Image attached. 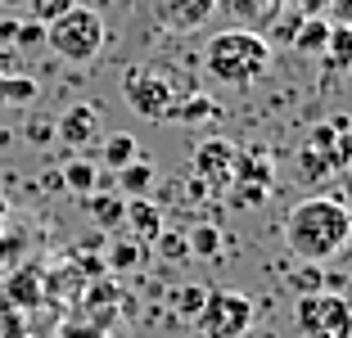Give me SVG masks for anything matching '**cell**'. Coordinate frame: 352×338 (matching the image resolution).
<instances>
[{
    "instance_id": "30bf717a",
    "label": "cell",
    "mask_w": 352,
    "mask_h": 338,
    "mask_svg": "<svg viewBox=\"0 0 352 338\" xmlns=\"http://www.w3.org/2000/svg\"><path fill=\"white\" fill-rule=\"evenodd\" d=\"M217 14V0H154V19L167 32H195Z\"/></svg>"
},
{
    "instance_id": "484cf974",
    "label": "cell",
    "mask_w": 352,
    "mask_h": 338,
    "mask_svg": "<svg viewBox=\"0 0 352 338\" xmlns=\"http://www.w3.org/2000/svg\"><path fill=\"white\" fill-rule=\"evenodd\" d=\"M289 284H294V293H321L325 289V271H321V262H302L298 271L289 275Z\"/></svg>"
},
{
    "instance_id": "5b68a950",
    "label": "cell",
    "mask_w": 352,
    "mask_h": 338,
    "mask_svg": "<svg viewBox=\"0 0 352 338\" xmlns=\"http://www.w3.org/2000/svg\"><path fill=\"white\" fill-rule=\"evenodd\" d=\"M122 100L131 104L140 117L163 122L167 113H172V104H176V86L158 63H135V68H126V77H122Z\"/></svg>"
},
{
    "instance_id": "9a60e30c",
    "label": "cell",
    "mask_w": 352,
    "mask_h": 338,
    "mask_svg": "<svg viewBox=\"0 0 352 338\" xmlns=\"http://www.w3.org/2000/svg\"><path fill=\"white\" fill-rule=\"evenodd\" d=\"M221 109L208 95H176L172 113H167V122H181V126H199V122H217Z\"/></svg>"
},
{
    "instance_id": "d590c367",
    "label": "cell",
    "mask_w": 352,
    "mask_h": 338,
    "mask_svg": "<svg viewBox=\"0 0 352 338\" xmlns=\"http://www.w3.org/2000/svg\"><path fill=\"white\" fill-rule=\"evenodd\" d=\"M0 5H5V10H19V5H23V0H0Z\"/></svg>"
},
{
    "instance_id": "603a6c76",
    "label": "cell",
    "mask_w": 352,
    "mask_h": 338,
    "mask_svg": "<svg viewBox=\"0 0 352 338\" xmlns=\"http://www.w3.org/2000/svg\"><path fill=\"white\" fill-rule=\"evenodd\" d=\"M325 41H330V23H325V19H307L298 32H294V45H298V50L325 54Z\"/></svg>"
},
{
    "instance_id": "5bb4252c",
    "label": "cell",
    "mask_w": 352,
    "mask_h": 338,
    "mask_svg": "<svg viewBox=\"0 0 352 338\" xmlns=\"http://www.w3.org/2000/svg\"><path fill=\"white\" fill-rule=\"evenodd\" d=\"M86 212H91V221L100 225V230H118V225L126 221V199L122 194H100V190H91V194H82Z\"/></svg>"
},
{
    "instance_id": "ac0fdd59",
    "label": "cell",
    "mask_w": 352,
    "mask_h": 338,
    "mask_svg": "<svg viewBox=\"0 0 352 338\" xmlns=\"http://www.w3.org/2000/svg\"><path fill=\"white\" fill-rule=\"evenodd\" d=\"M217 5L230 10V19H235L239 27H253V32L276 19V0H217Z\"/></svg>"
},
{
    "instance_id": "d6a6232c",
    "label": "cell",
    "mask_w": 352,
    "mask_h": 338,
    "mask_svg": "<svg viewBox=\"0 0 352 338\" xmlns=\"http://www.w3.org/2000/svg\"><path fill=\"white\" fill-rule=\"evenodd\" d=\"M334 10H339V14H343V23L352 27V0H334Z\"/></svg>"
},
{
    "instance_id": "4fadbf2b",
    "label": "cell",
    "mask_w": 352,
    "mask_h": 338,
    "mask_svg": "<svg viewBox=\"0 0 352 338\" xmlns=\"http://www.w3.org/2000/svg\"><path fill=\"white\" fill-rule=\"evenodd\" d=\"M122 225H131L135 239L154 244V235L163 230V207L149 203V199H126V221H122Z\"/></svg>"
},
{
    "instance_id": "1f68e13d",
    "label": "cell",
    "mask_w": 352,
    "mask_h": 338,
    "mask_svg": "<svg viewBox=\"0 0 352 338\" xmlns=\"http://www.w3.org/2000/svg\"><path fill=\"white\" fill-rule=\"evenodd\" d=\"M339 203L352 212V167H343V172H339Z\"/></svg>"
},
{
    "instance_id": "8992f818",
    "label": "cell",
    "mask_w": 352,
    "mask_h": 338,
    "mask_svg": "<svg viewBox=\"0 0 352 338\" xmlns=\"http://www.w3.org/2000/svg\"><path fill=\"white\" fill-rule=\"evenodd\" d=\"M195 325L204 338H244V329L253 325V302L235 289H208Z\"/></svg>"
},
{
    "instance_id": "2e32d148",
    "label": "cell",
    "mask_w": 352,
    "mask_h": 338,
    "mask_svg": "<svg viewBox=\"0 0 352 338\" xmlns=\"http://www.w3.org/2000/svg\"><path fill=\"white\" fill-rule=\"evenodd\" d=\"M154 181H158V172H154L149 158H131L126 167H118V185H122L126 199H145L154 190Z\"/></svg>"
},
{
    "instance_id": "3957f363",
    "label": "cell",
    "mask_w": 352,
    "mask_h": 338,
    "mask_svg": "<svg viewBox=\"0 0 352 338\" xmlns=\"http://www.w3.org/2000/svg\"><path fill=\"white\" fill-rule=\"evenodd\" d=\"M45 45H50L63 63L86 68V63H95L104 54V45H109V27H104V19L91 10V5H73L68 14H59V19L45 27Z\"/></svg>"
},
{
    "instance_id": "6da1fadb",
    "label": "cell",
    "mask_w": 352,
    "mask_h": 338,
    "mask_svg": "<svg viewBox=\"0 0 352 338\" xmlns=\"http://www.w3.org/2000/svg\"><path fill=\"white\" fill-rule=\"evenodd\" d=\"M285 244L298 262H330L352 244V212L330 194H311L289 207Z\"/></svg>"
},
{
    "instance_id": "7a4b0ae2",
    "label": "cell",
    "mask_w": 352,
    "mask_h": 338,
    "mask_svg": "<svg viewBox=\"0 0 352 338\" xmlns=\"http://www.w3.org/2000/svg\"><path fill=\"white\" fill-rule=\"evenodd\" d=\"M204 72L221 86L249 91L271 72V41L253 27H226L212 32L204 45Z\"/></svg>"
},
{
    "instance_id": "e575fe53",
    "label": "cell",
    "mask_w": 352,
    "mask_h": 338,
    "mask_svg": "<svg viewBox=\"0 0 352 338\" xmlns=\"http://www.w3.org/2000/svg\"><path fill=\"white\" fill-rule=\"evenodd\" d=\"M5 216H10V203H5V194H0V221H5Z\"/></svg>"
},
{
    "instance_id": "f1b7e54d",
    "label": "cell",
    "mask_w": 352,
    "mask_h": 338,
    "mask_svg": "<svg viewBox=\"0 0 352 338\" xmlns=\"http://www.w3.org/2000/svg\"><path fill=\"white\" fill-rule=\"evenodd\" d=\"M5 36H10V41H19V45H41L45 41V27L41 23H19V27H14V23H5Z\"/></svg>"
},
{
    "instance_id": "4dcf8cb0",
    "label": "cell",
    "mask_w": 352,
    "mask_h": 338,
    "mask_svg": "<svg viewBox=\"0 0 352 338\" xmlns=\"http://www.w3.org/2000/svg\"><path fill=\"white\" fill-rule=\"evenodd\" d=\"M28 140H32V144H45V140H54V122H45V117L28 122Z\"/></svg>"
},
{
    "instance_id": "ffe728a7",
    "label": "cell",
    "mask_w": 352,
    "mask_h": 338,
    "mask_svg": "<svg viewBox=\"0 0 352 338\" xmlns=\"http://www.w3.org/2000/svg\"><path fill=\"white\" fill-rule=\"evenodd\" d=\"M149 262V244L145 239H122V244H109V271H140Z\"/></svg>"
},
{
    "instance_id": "ba28073f",
    "label": "cell",
    "mask_w": 352,
    "mask_h": 338,
    "mask_svg": "<svg viewBox=\"0 0 352 338\" xmlns=\"http://www.w3.org/2000/svg\"><path fill=\"white\" fill-rule=\"evenodd\" d=\"M235 158L239 149L230 140H221V135H208V140L195 144V158H190V167H195V181L204 185L208 194H221V190H230L235 185Z\"/></svg>"
},
{
    "instance_id": "7c38bea8",
    "label": "cell",
    "mask_w": 352,
    "mask_h": 338,
    "mask_svg": "<svg viewBox=\"0 0 352 338\" xmlns=\"http://www.w3.org/2000/svg\"><path fill=\"white\" fill-rule=\"evenodd\" d=\"M235 181L271 190V181H276V158H271L267 149H239V158H235Z\"/></svg>"
},
{
    "instance_id": "44dd1931",
    "label": "cell",
    "mask_w": 352,
    "mask_h": 338,
    "mask_svg": "<svg viewBox=\"0 0 352 338\" xmlns=\"http://www.w3.org/2000/svg\"><path fill=\"white\" fill-rule=\"evenodd\" d=\"M36 95H41V86L32 82V77H10V72H0V109H28Z\"/></svg>"
},
{
    "instance_id": "83f0119b",
    "label": "cell",
    "mask_w": 352,
    "mask_h": 338,
    "mask_svg": "<svg viewBox=\"0 0 352 338\" xmlns=\"http://www.w3.org/2000/svg\"><path fill=\"white\" fill-rule=\"evenodd\" d=\"M204 297H208V289H199V284H181V289L172 293V307H176V316L195 320V316H199V307H204Z\"/></svg>"
},
{
    "instance_id": "7402d4cb",
    "label": "cell",
    "mask_w": 352,
    "mask_h": 338,
    "mask_svg": "<svg viewBox=\"0 0 352 338\" xmlns=\"http://www.w3.org/2000/svg\"><path fill=\"white\" fill-rule=\"evenodd\" d=\"M186 239H190V257H204V262H217L221 257V230L217 225H199Z\"/></svg>"
},
{
    "instance_id": "4316f807",
    "label": "cell",
    "mask_w": 352,
    "mask_h": 338,
    "mask_svg": "<svg viewBox=\"0 0 352 338\" xmlns=\"http://www.w3.org/2000/svg\"><path fill=\"white\" fill-rule=\"evenodd\" d=\"M154 248H158V257H163V262H186V257H190V239L176 235V230H158V235H154Z\"/></svg>"
},
{
    "instance_id": "d6986e66",
    "label": "cell",
    "mask_w": 352,
    "mask_h": 338,
    "mask_svg": "<svg viewBox=\"0 0 352 338\" xmlns=\"http://www.w3.org/2000/svg\"><path fill=\"white\" fill-rule=\"evenodd\" d=\"M59 181H63V190H73V194L82 199V194H91L95 185H100V167H95L91 158H73V163H63Z\"/></svg>"
},
{
    "instance_id": "9c48e42d",
    "label": "cell",
    "mask_w": 352,
    "mask_h": 338,
    "mask_svg": "<svg viewBox=\"0 0 352 338\" xmlns=\"http://www.w3.org/2000/svg\"><path fill=\"white\" fill-rule=\"evenodd\" d=\"M104 135V113L95 104H68V109L54 117V140L68 144V149H91Z\"/></svg>"
},
{
    "instance_id": "52a82bcc",
    "label": "cell",
    "mask_w": 352,
    "mask_h": 338,
    "mask_svg": "<svg viewBox=\"0 0 352 338\" xmlns=\"http://www.w3.org/2000/svg\"><path fill=\"white\" fill-rule=\"evenodd\" d=\"M298 329L307 338H352V307L343 293H302L298 297Z\"/></svg>"
},
{
    "instance_id": "277c9868",
    "label": "cell",
    "mask_w": 352,
    "mask_h": 338,
    "mask_svg": "<svg viewBox=\"0 0 352 338\" xmlns=\"http://www.w3.org/2000/svg\"><path fill=\"white\" fill-rule=\"evenodd\" d=\"M343 167H352V122L330 117V122L311 126L298 149V176L302 181H330Z\"/></svg>"
},
{
    "instance_id": "d4e9b609",
    "label": "cell",
    "mask_w": 352,
    "mask_h": 338,
    "mask_svg": "<svg viewBox=\"0 0 352 338\" xmlns=\"http://www.w3.org/2000/svg\"><path fill=\"white\" fill-rule=\"evenodd\" d=\"M23 5H28V19H32V23L50 27V23L59 19V14H68V10H73L77 0H23Z\"/></svg>"
},
{
    "instance_id": "e0dca14e",
    "label": "cell",
    "mask_w": 352,
    "mask_h": 338,
    "mask_svg": "<svg viewBox=\"0 0 352 338\" xmlns=\"http://www.w3.org/2000/svg\"><path fill=\"white\" fill-rule=\"evenodd\" d=\"M131 158H140V154H135V140L126 131H104L100 135V167L104 172H118V167H126Z\"/></svg>"
},
{
    "instance_id": "8fae6325",
    "label": "cell",
    "mask_w": 352,
    "mask_h": 338,
    "mask_svg": "<svg viewBox=\"0 0 352 338\" xmlns=\"http://www.w3.org/2000/svg\"><path fill=\"white\" fill-rule=\"evenodd\" d=\"M5 297H10V307H23V311H32L36 302L45 297V284H41V267H14V271H5Z\"/></svg>"
},
{
    "instance_id": "cb8c5ba5",
    "label": "cell",
    "mask_w": 352,
    "mask_h": 338,
    "mask_svg": "<svg viewBox=\"0 0 352 338\" xmlns=\"http://www.w3.org/2000/svg\"><path fill=\"white\" fill-rule=\"evenodd\" d=\"M325 54L334 59V68H352V27H348V23L330 27V41H325Z\"/></svg>"
},
{
    "instance_id": "836d02e7",
    "label": "cell",
    "mask_w": 352,
    "mask_h": 338,
    "mask_svg": "<svg viewBox=\"0 0 352 338\" xmlns=\"http://www.w3.org/2000/svg\"><path fill=\"white\" fill-rule=\"evenodd\" d=\"M0 311H10V297H5V284H0Z\"/></svg>"
},
{
    "instance_id": "f546056e",
    "label": "cell",
    "mask_w": 352,
    "mask_h": 338,
    "mask_svg": "<svg viewBox=\"0 0 352 338\" xmlns=\"http://www.w3.org/2000/svg\"><path fill=\"white\" fill-rule=\"evenodd\" d=\"M230 190H235V203H239V207H258L262 199H267V190H262V185H244V181H235Z\"/></svg>"
}]
</instances>
